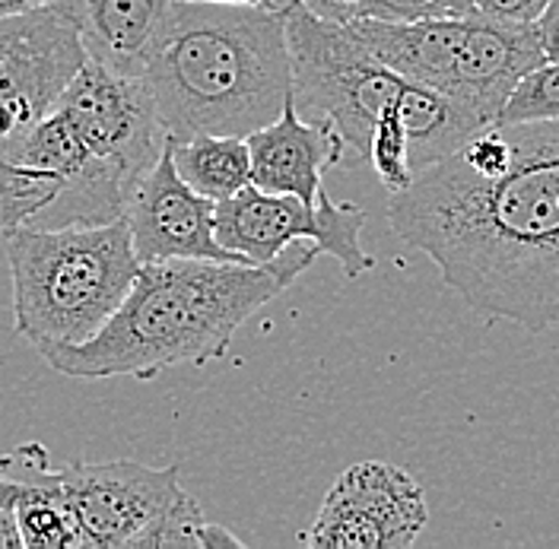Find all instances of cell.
<instances>
[{
    "label": "cell",
    "mask_w": 559,
    "mask_h": 549,
    "mask_svg": "<svg viewBox=\"0 0 559 549\" xmlns=\"http://www.w3.org/2000/svg\"><path fill=\"white\" fill-rule=\"evenodd\" d=\"M502 128L506 166L477 175L452 153L388 198V219L464 306L544 334L559 327V121Z\"/></svg>",
    "instance_id": "6da1fadb"
},
{
    "label": "cell",
    "mask_w": 559,
    "mask_h": 549,
    "mask_svg": "<svg viewBox=\"0 0 559 549\" xmlns=\"http://www.w3.org/2000/svg\"><path fill=\"white\" fill-rule=\"evenodd\" d=\"M321 251L283 248L271 264L236 261H150L105 327L86 344L45 353L70 378H153L173 366L219 359L258 309L296 283Z\"/></svg>",
    "instance_id": "7a4b0ae2"
},
{
    "label": "cell",
    "mask_w": 559,
    "mask_h": 549,
    "mask_svg": "<svg viewBox=\"0 0 559 549\" xmlns=\"http://www.w3.org/2000/svg\"><path fill=\"white\" fill-rule=\"evenodd\" d=\"M140 80L166 140L248 138L293 96L286 10L173 0Z\"/></svg>",
    "instance_id": "3957f363"
},
{
    "label": "cell",
    "mask_w": 559,
    "mask_h": 549,
    "mask_svg": "<svg viewBox=\"0 0 559 549\" xmlns=\"http://www.w3.org/2000/svg\"><path fill=\"white\" fill-rule=\"evenodd\" d=\"M0 236L13 279L16 331L41 356L93 341L140 274L124 216L103 226L10 229Z\"/></svg>",
    "instance_id": "277c9868"
},
{
    "label": "cell",
    "mask_w": 559,
    "mask_h": 549,
    "mask_svg": "<svg viewBox=\"0 0 559 549\" xmlns=\"http://www.w3.org/2000/svg\"><path fill=\"white\" fill-rule=\"evenodd\" d=\"M347 23L384 68L439 89L474 111L487 128L496 124L515 83L544 61L531 23H499L480 13L414 23Z\"/></svg>",
    "instance_id": "5b68a950"
},
{
    "label": "cell",
    "mask_w": 559,
    "mask_h": 549,
    "mask_svg": "<svg viewBox=\"0 0 559 549\" xmlns=\"http://www.w3.org/2000/svg\"><path fill=\"white\" fill-rule=\"evenodd\" d=\"M58 480L86 549L245 547L233 530L201 515L178 482V467L76 461L58 467Z\"/></svg>",
    "instance_id": "8992f818"
},
{
    "label": "cell",
    "mask_w": 559,
    "mask_h": 549,
    "mask_svg": "<svg viewBox=\"0 0 559 549\" xmlns=\"http://www.w3.org/2000/svg\"><path fill=\"white\" fill-rule=\"evenodd\" d=\"M128 194V178L51 108L0 159V232L115 223L124 216Z\"/></svg>",
    "instance_id": "52a82bcc"
},
{
    "label": "cell",
    "mask_w": 559,
    "mask_h": 549,
    "mask_svg": "<svg viewBox=\"0 0 559 549\" xmlns=\"http://www.w3.org/2000/svg\"><path fill=\"white\" fill-rule=\"evenodd\" d=\"M286 48L299 115L328 118L349 150L366 156L372 128L394 108L404 76L384 68L349 23L318 16L306 3L286 7Z\"/></svg>",
    "instance_id": "ba28073f"
},
{
    "label": "cell",
    "mask_w": 559,
    "mask_h": 549,
    "mask_svg": "<svg viewBox=\"0 0 559 549\" xmlns=\"http://www.w3.org/2000/svg\"><path fill=\"white\" fill-rule=\"evenodd\" d=\"M366 210L334 204L328 194L306 204L293 194L261 191L245 184L239 194L216 204V241L245 264H271L293 241H312L321 254H331L347 276H362L376 267V258L362 248Z\"/></svg>",
    "instance_id": "9c48e42d"
},
{
    "label": "cell",
    "mask_w": 559,
    "mask_h": 549,
    "mask_svg": "<svg viewBox=\"0 0 559 549\" xmlns=\"http://www.w3.org/2000/svg\"><path fill=\"white\" fill-rule=\"evenodd\" d=\"M83 61L68 0L0 20V159L58 105Z\"/></svg>",
    "instance_id": "30bf717a"
},
{
    "label": "cell",
    "mask_w": 559,
    "mask_h": 549,
    "mask_svg": "<svg viewBox=\"0 0 559 549\" xmlns=\"http://www.w3.org/2000/svg\"><path fill=\"white\" fill-rule=\"evenodd\" d=\"M429 524L426 496L404 467L362 461L347 467L328 489L306 547L312 549H407Z\"/></svg>",
    "instance_id": "8fae6325"
},
{
    "label": "cell",
    "mask_w": 559,
    "mask_h": 549,
    "mask_svg": "<svg viewBox=\"0 0 559 549\" xmlns=\"http://www.w3.org/2000/svg\"><path fill=\"white\" fill-rule=\"evenodd\" d=\"M55 111H61L80 140L124 175L131 188L169 143L156 121L146 83L93 58L70 76Z\"/></svg>",
    "instance_id": "7c38bea8"
},
{
    "label": "cell",
    "mask_w": 559,
    "mask_h": 549,
    "mask_svg": "<svg viewBox=\"0 0 559 549\" xmlns=\"http://www.w3.org/2000/svg\"><path fill=\"white\" fill-rule=\"evenodd\" d=\"M216 201L198 194L175 172L173 150L163 146L159 159L140 175L124 204V223L140 264L150 261H236L213 229Z\"/></svg>",
    "instance_id": "4fadbf2b"
},
{
    "label": "cell",
    "mask_w": 559,
    "mask_h": 549,
    "mask_svg": "<svg viewBox=\"0 0 559 549\" xmlns=\"http://www.w3.org/2000/svg\"><path fill=\"white\" fill-rule=\"evenodd\" d=\"M245 143L251 156V184L274 194H293L306 204H318L324 194L321 178L341 163L347 150L328 118L306 121L293 96L271 124L251 131Z\"/></svg>",
    "instance_id": "5bb4252c"
},
{
    "label": "cell",
    "mask_w": 559,
    "mask_h": 549,
    "mask_svg": "<svg viewBox=\"0 0 559 549\" xmlns=\"http://www.w3.org/2000/svg\"><path fill=\"white\" fill-rule=\"evenodd\" d=\"M0 477L16 486V524L23 549H86L61 492L58 467L38 442L0 454Z\"/></svg>",
    "instance_id": "9a60e30c"
},
{
    "label": "cell",
    "mask_w": 559,
    "mask_h": 549,
    "mask_svg": "<svg viewBox=\"0 0 559 549\" xmlns=\"http://www.w3.org/2000/svg\"><path fill=\"white\" fill-rule=\"evenodd\" d=\"M173 0H68L86 58L140 76Z\"/></svg>",
    "instance_id": "2e32d148"
},
{
    "label": "cell",
    "mask_w": 559,
    "mask_h": 549,
    "mask_svg": "<svg viewBox=\"0 0 559 549\" xmlns=\"http://www.w3.org/2000/svg\"><path fill=\"white\" fill-rule=\"evenodd\" d=\"M394 111H397L404 134H407L414 175L442 163L474 134L487 131V124L474 111H467L461 103L442 96L439 89H429L423 83H411V80H404Z\"/></svg>",
    "instance_id": "e0dca14e"
},
{
    "label": "cell",
    "mask_w": 559,
    "mask_h": 549,
    "mask_svg": "<svg viewBox=\"0 0 559 549\" xmlns=\"http://www.w3.org/2000/svg\"><path fill=\"white\" fill-rule=\"evenodd\" d=\"M175 172L185 184L210 201H226L251 184V156L248 143L236 134H198V138L169 140Z\"/></svg>",
    "instance_id": "ac0fdd59"
},
{
    "label": "cell",
    "mask_w": 559,
    "mask_h": 549,
    "mask_svg": "<svg viewBox=\"0 0 559 549\" xmlns=\"http://www.w3.org/2000/svg\"><path fill=\"white\" fill-rule=\"evenodd\" d=\"M527 121H559V64L540 61L527 70L502 105L496 124H527Z\"/></svg>",
    "instance_id": "d6986e66"
},
{
    "label": "cell",
    "mask_w": 559,
    "mask_h": 549,
    "mask_svg": "<svg viewBox=\"0 0 559 549\" xmlns=\"http://www.w3.org/2000/svg\"><path fill=\"white\" fill-rule=\"evenodd\" d=\"M366 159L372 163V169L379 175V181L388 188V194H397V191H404L414 181L411 146H407L404 124H401V118H397L394 108H388L382 118L376 121L372 138H369V150H366Z\"/></svg>",
    "instance_id": "ffe728a7"
},
{
    "label": "cell",
    "mask_w": 559,
    "mask_h": 549,
    "mask_svg": "<svg viewBox=\"0 0 559 549\" xmlns=\"http://www.w3.org/2000/svg\"><path fill=\"white\" fill-rule=\"evenodd\" d=\"M550 0H474V10L480 16L499 20V23H534Z\"/></svg>",
    "instance_id": "44dd1931"
},
{
    "label": "cell",
    "mask_w": 559,
    "mask_h": 549,
    "mask_svg": "<svg viewBox=\"0 0 559 549\" xmlns=\"http://www.w3.org/2000/svg\"><path fill=\"white\" fill-rule=\"evenodd\" d=\"M531 26H534V35H537V45H540L544 61L559 64V0H550L547 10Z\"/></svg>",
    "instance_id": "7402d4cb"
},
{
    "label": "cell",
    "mask_w": 559,
    "mask_h": 549,
    "mask_svg": "<svg viewBox=\"0 0 559 549\" xmlns=\"http://www.w3.org/2000/svg\"><path fill=\"white\" fill-rule=\"evenodd\" d=\"M51 3H61V0H0V20H13V16H23V13H35V10H45Z\"/></svg>",
    "instance_id": "603a6c76"
},
{
    "label": "cell",
    "mask_w": 559,
    "mask_h": 549,
    "mask_svg": "<svg viewBox=\"0 0 559 549\" xmlns=\"http://www.w3.org/2000/svg\"><path fill=\"white\" fill-rule=\"evenodd\" d=\"M210 3H248V7H277V10L286 7V0H210Z\"/></svg>",
    "instance_id": "cb8c5ba5"
},
{
    "label": "cell",
    "mask_w": 559,
    "mask_h": 549,
    "mask_svg": "<svg viewBox=\"0 0 559 549\" xmlns=\"http://www.w3.org/2000/svg\"><path fill=\"white\" fill-rule=\"evenodd\" d=\"M0 492H3V480H0Z\"/></svg>",
    "instance_id": "d4e9b609"
}]
</instances>
